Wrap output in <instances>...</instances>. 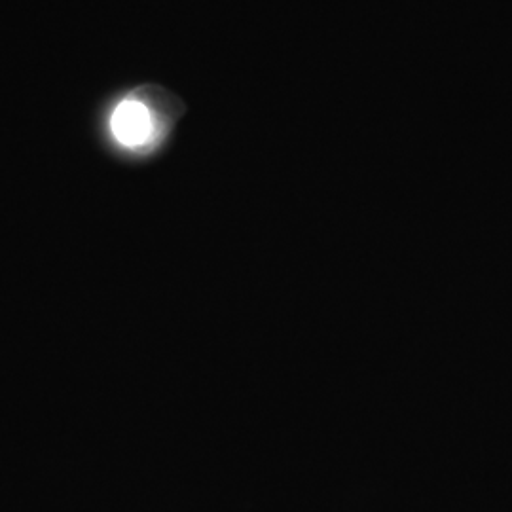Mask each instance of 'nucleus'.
I'll use <instances>...</instances> for the list:
<instances>
[{"mask_svg": "<svg viewBox=\"0 0 512 512\" xmlns=\"http://www.w3.org/2000/svg\"><path fill=\"white\" fill-rule=\"evenodd\" d=\"M110 128L120 145L139 148L150 141L154 122H152L150 110L141 101L128 99L114 110L110 118Z\"/></svg>", "mask_w": 512, "mask_h": 512, "instance_id": "obj_1", "label": "nucleus"}]
</instances>
